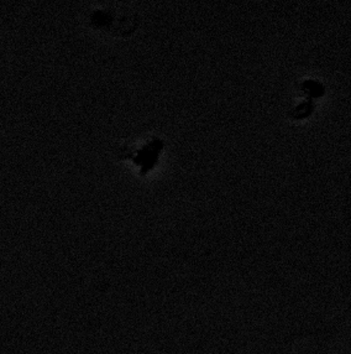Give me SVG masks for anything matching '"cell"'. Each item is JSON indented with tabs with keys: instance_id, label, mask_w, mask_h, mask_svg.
Returning a JSON list of instances; mask_svg holds the SVG:
<instances>
[{
	"instance_id": "1",
	"label": "cell",
	"mask_w": 351,
	"mask_h": 354,
	"mask_svg": "<svg viewBox=\"0 0 351 354\" xmlns=\"http://www.w3.org/2000/svg\"><path fill=\"white\" fill-rule=\"evenodd\" d=\"M161 148H162V142L156 140L153 153H151V155H150V156L147 158L146 161H145L144 167H142V170H141V174H146V172L155 165V162L158 161V151H160V149Z\"/></svg>"
},
{
	"instance_id": "2",
	"label": "cell",
	"mask_w": 351,
	"mask_h": 354,
	"mask_svg": "<svg viewBox=\"0 0 351 354\" xmlns=\"http://www.w3.org/2000/svg\"><path fill=\"white\" fill-rule=\"evenodd\" d=\"M155 142H156V140H155L153 144L147 145V147H145V148L141 150L139 155L135 158V162H136V164L140 165L141 162H145V161H146L147 158L153 153V148H155Z\"/></svg>"
}]
</instances>
